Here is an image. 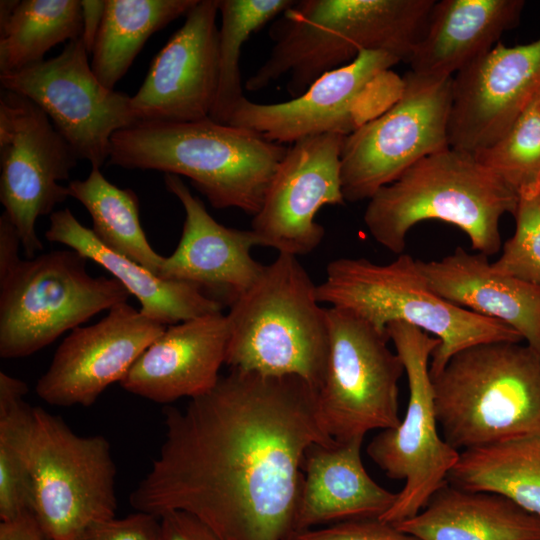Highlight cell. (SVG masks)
Wrapping results in <instances>:
<instances>
[{"instance_id":"5bb4252c","label":"cell","mask_w":540,"mask_h":540,"mask_svg":"<svg viewBox=\"0 0 540 540\" xmlns=\"http://www.w3.org/2000/svg\"><path fill=\"white\" fill-rule=\"evenodd\" d=\"M79 158L47 114L30 99L2 89L0 96V201L29 259L43 249L40 216L69 197L67 186Z\"/></svg>"},{"instance_id":"b9f144b4","label":"cell","mask_w":540,"mask_h":540,"mask_svg":"<svg viewBox=\"0 0 540 540\" xmlns=\"http://www.w3.org/2000/svg\"><path fill=\"white\" fill-rule=\"evenodd\" d=\"M538 104H539V108H540V93L538 94Z\"/></svg>"},{"instance_id":"d590c367","label":"cell","mask_w":540,"mask_h":540,"mask_svg":"<svg viewBox=\"0 0 540 540\" xmlns=\"http://www.w3.org/2000/svg\"><path fill=\"white\" fill-rule=\"evenodd\" d=\"M70 540H160L159 517L136 512L93 523Z\"/></svg>"},{"instance_id":"277c9868","label":"cell","mask_w":540,"mask_h":540,"mask_svg":"<svg viewBox=\"0 0 540 540\" xmlns=\"http://www.w3.org/2000/svg\"><path fill=\"white\" fill-rule=\"evenodd\" d=\"M518 193L472 152L448 147L428 155L369 200L364 223L373 239L402 254L411 228L439 220L463 231L473 250L499 252V221L514 215Z\"/></svg>"},{"instance_id":"8d00e7d4","label":"cell","mask_w":540,"mask_h":540,"mask_svg":"<svg viewBox=\"0 0 540 540\" xmlns=\"http://www.w3.org/2000/svg\"><path fill=\"white\" fill-rule=\"evenodd\" d=\"M160 540H221L197 517L184 511H170L159 517Z\"/></svg>"},{"instance_id":"9c48e42d","label":"cell","mask_w":540,"mask_h":540,"mask_svg":"<svg viewBox=\"0 0 540 540\" xmlns=\"http://www.w3.org/2000/svg\"><path fill=\"white\" fill-rule=\"evenodd\" d=\"M386 332L402 360L409 399L397 427L381 430L368 444L371 460L394 480L405 482L393 506L379 519L398 523L419 513L447 482L460 452L439 431L430 360L439 340L411 324L394 321Z\"/></svg>"},{"instance_id":"74e56055","label":"cell","mask_w":540,"mask_h":540,"mask_svg":"<svg viewBox=\"0 0 540 540\" xmlns=\"http://www.w3.org/2000/svg\"><path fill=\"white\" fill-rule=\"evenodd\" d=\"M21 240L14 224L5 212L0 217V275L10 270L19 260Z\"/></svg>"},{"instance_id":"f1b7e54d","label":"cell","mask_w":540,"mask_h":540,"mask_svg":"<svg viewBox=\"0 0 540 540\" xmlns=\"http://www.w3.org/2000/svg\"><path fill=\"white\" fill-rule=\"evenodd\" d=\"M67 188L69 197L78 200L90 214L91 230L103 245L159 276L165 257L152 248L146 237L139 198L132 189L112 184L98 167H91L87 178L70 181Z\"/></svg>"},{"instance_id":"4fadbf2b","label":"cell","mask_w":540,"mask_h":540,"mask_svg":"<svg viewBox=\"0 0 540 540\" xmlns=\"http://www.w3.org/2000/svg\"><path fill=\"white\" fill-rule=\"evenodd\" d=\"M399 98L344 137L341 185L346 202L369 200L424 157L449 146L452 80L403 77Z\"/></svg>"},{"instance_id":"83f0119b","label":"cell","mask_w":540,"mask_h":540,"mask_svg":"<svg viewBox=\"0 0 540 540\" xmlns=\"http://www.w3.org/2000/svg\"><path fill=\"white\" fill-rule=\"evenodd\" d=\"M197 1L105 0L90 63L100 83L114 90L148 38L180 16H186Z\"/></svg>"},{"instance_id":"f546056e","label":"cell","mask_w":540,"mask_h":540,"mask_svg":"<svg viewBox=\"0 0 540 540\" xmlns=\"http://www.w3.org/2000/svg\"><path fill=\"white\" fill-rule=\"evenodd\" d=\"M27 392L24 381L0 372L1 522L13 520L32 507L34 407L24 401Z\"/></svg>"},{"instance_id":"4dcf8cb0","label":"cell","mask_w":540,"mask_h":540,"mask_svg":"<svg viewBox=\"0 0 540 540\" xmlns=\"http://www.w3.org/2000/svg\"><path fill=\"white\" fill-rule=\"evenodd\" d=\"M81 34V1L22 0L0 28V74L41 62L52 47Z\"/></svg>"},{"instance_id":"836d02e7","label":"cell","mask_w":540,"mask_h":540,"mask_svg":"<svg viewBox=\"0 0 540 540\" xmlns=\"http://www.w3.org/2000/svg\"><path fill=\"white\" fill-rule=\"evenodd\" d=\"M515 232L492 263L499 273L540 287L539 185L518 192Z\"/></svg>"},{"instance_id":"7a4b0ae2","label":"cell","mask_w":540,"mask_h":540,"mask_svg":"<svg viewBox=\"0 0 540 540\" xmlns=\"http://www.w3.org/2000/svg\"><path fill=\"white\" fill-rule=\"evenodd\" d=\"M435 0H295L270 27L274 46L246 81L257 92L284 75L298 97L323 74L363 51H385L408 62Z\"/></svg>"},{"instance_id":"603a6c76","label":"cell","mask_w":540,"mask_h":540,"mask_svg":"<svg viewBox=\"0 0 540 540\" xmlns=\"http://www.w3.org/2000/svg\"><path fill=\"white\" fill-rule=\"evenodd\" d=\"M418 265L440 297L502 321L540 352V287L497 272L488 256L462 247L440 260H418Z\"/></svg>"},{"instance_id":"52a82bcc","label":"cell","mask_w":540,"mask_h":540,"mask_svg":"<svg viewBox=\"0 0 540 540\" xmlns=\"http://www.w3.org/2000/svg\"><path fill=\"white\" fill-rule=\"evenodd\" d=\"M431 377L441 435L458 451L540 429V352L528 344L469 347Z\"/></svg>"},{"instance_id":"ab89813d","label":"cell","mask_w":540,"mask_h":540,"mask_svg":"<svg viewBox=\"0 0 540 540\" xmlns=\"http://www.w3.org/2000/svg\"><path fill=\"white\" fill-rule=\"evenodd\" d=\"M0 540H46L36 518L31 511L19 517L1 522Z\"/></svg>"},{"instance_id":"7c38bea8","label":"cell","mask_w":540,"mask_h":540,"mask_svg":"<svg viewBox=\"0 0 540 540\" xmlns=\"http://www.w3.org/2000/svg\"><path fill=\"white\" fill-rule=\"evenodd\" d=\"M400 62L385 51H363L291 100L260 104L243 97L228 124L254 130L279 144L322 134L346 137L399 98L403 78L392 67Z\"/></svg>"},{"instance_id":"d4e9b609","label":"cell","mask_w":540,"mask_h":540,"mask_svg":"<svg viewBox=\"0 0 540 540\" xmlns=\"http://www.w3.org/2000/svg\"><path fill=\"white\" fill-rule=\"evenodd\" d=\"M50 242L63 244L108 271L137 298L147 317L170 326L222 312V301L191 283L168 280L103 245L69 208L54 211L45 232Z\"/></svg>"},{"instance_id":"60d3db41","label":"cell","mask_w":540,"mask_h":540,"mask_svg":"<svg viewBox=\"0 0 540 540\" xmlns=\"http://www.w3.org/2000/svg\"><path fill=\"white\" fill-rule=\"evenodd\" d=\"M19 2V0L0 1V28L8 22Z\"/></svg>"},{"instance_id":"ba28073f","label":"cell","mask_w":540,"mask_h":540,"mask_svg":"<svg viewBox=\"0 0 540 540\" xmlns=\"http://www.w3.org/2000/svg\"><path fill=\"white\" fill-rule=\"evenodd\" d=\"M74 250L19 260L0 275V357L29 356L94 315L127 302L113 277L91 276Z\"/></svg>"},{"instance_id":"2e32d148","label":"cell","mask_w":540,"mask_h":540,"mask_svg":"<svg viewBox=\"0 0 540 540\" xmlns=\"http://www.w3.org/2000/svg\"><path fill=\"white\" fill-rule=\"evenodd\" d=\"M344 137L310 136L288 147L251 222L261 246L296 257L318 247L325 228L315 221L317 213L346 202L340 161Z\"/></svg>"},{"instance_id":"cb8c5ba5","label":"cell","mask_w":540,"mask_h":540,"mask_svg":"<svg viewBox=\"0 0 540 540\" xmlns=\"http://www.w3.org/2000/svg\"><path fill=\"white\" fill-rule=\"evenodd\" d=\"M524 5L523 0L435 1L409 71L433 80L453 78L518 24Z\"/></svg>"},{"instance_id":"4316f807","label":"cell","mask_w":540,"mask_h":540,"mask_svg":"<svg viewBox=\"0 0 540 540\" xmlns=\"http://www.w3.org/2000/svg\"><path fill=\"white\" fill-rule=\"evenodd\" d=\"M447 482L503 495L540 516V429L461 451Z\"/></svg>"},{"instance_id":"1f68e13d","label":"cell","mask_w":540,"mask_h":540,"mask_svg":"<svg viewBox=\"0 0 540 540\" xmlns=\"http://www.w3.org/2000/svg\"><path fill=\"white\" fill-rule=\"evenodd\" d=\"M295 0H218L219 81L209 118L228 124L235 107L245 97L241 83L240 54L243 44L257 30L280 16Z\"/></svg>"},{"instance_id":"3957f363","label":"cell","mask_w":540,"mask_h":540,"mask_svg":"<svg viewBox=\"0 0 540 540\" xmlns=\"http://www.w3.org/2000/svg\"><path fill=\"white\" fill-rule=\"evenodd\" d=\"M287 150L254 130L209 117L138 122L113 135L108 164L185 176L214 208L254 216Z\"/></svg>"},{"instance_id":"5b68a950","label":"cell","mask_w":540,"mask_h":540,"mask_svg":"<svg viewBox=\"0 0 540 540\" xmlns=\"http://www.w3.org/2000/svg\"><path fill=\"white\" fill-rule=\"evenodd\" d=\"M296 256L278 253L231 304L225 364L264 376H297L319 389L328 355L327 308Z\"/></svg>"},{"instance_id":"6da1fadb","label":"cell","mask_w":540,"mask_h":540,"mask_svg":"<svg viewBox=\"0 0 540 540\" xmlns=\"http://www.w3.org/2000/svg\"><path fill=\"white\" fill-rule=\"evenodd\" d=\"M163 414L165 440L130 495L135 510L190 513L221 540L291 539L305 452L334 440L311 385L230 369L184 409Z\"/></svg>"},{"instance_id":"8fae6325","label":"cell","mask_w":540,"mask_h":540,"mask_svg":"<svg viewBox=\"0 0 540 540\" xmlns=\"http://www.w3.org/2000/svg\"><path fill=\"white\" fill-rule=\"evenodd\" d=\"M328 355L317 390L321 424L335 441L364 439L398 426L399 380L405 372L381 331L352 312L327 308Z\"/></svg>"},{"instance_id":"ffe728a7","label":"cell","mask_w":540,"mask_h":540,"mask_svg":"<svg viewBox=\"0 0 540 540\" xmlns=\"http://www.w3.org/2000/svg\"><path fill=\"white\" fill-rule=\"evenodd\" d=\"M164 184L182 204L185 221L179 243L174 252L165 257L159 276L191 283L207 293H218L231 304L264 269L265 265L251 256V249L261 246L258 237L251 229L227 227L217 222L180 176L164 174Z\"/></svg>"},{"instance_id":"d6a6232c","label":"cell","mask_w":540,"mask_h":540,"mask_svg":"<svg viewBox=\"0 0 540 540\" xmlns=\"http://www.w3.org/2000/svg\"><path fill=\"white\" fill-rule=\"evenodd\" d=\"M517 193L540 184V108L538 95L511 127L490 146L473 152Z\"/></svg>"},{"instance_id":"d6986e66","label":"cell","mask_w":540,"mask_h":540,"mask_svg":"<svg viewBox=\"0 0 540 540\" xmlns=\"http://www.w3.org/2000/svg\"><path fill=\"white\" fill-rule=\"evenodd\" d=\"M540 93V38L497 43L452 80L448 142L475 152L497 141Z\"/></svg>"},{"instance_id":"7bdbcfd3","label":"cell","mask_w":540,"mask_h":540,"mask_svg":"<svg viewBox=\"0 0 540 540\" xmlns=\"http://www.w3.org/2000/svg\"><path fill=\"white\" fill-rule=\"evenodd\" d=\"M539 196H540V184H539Z\"/></svg>"},{"instance_id":"30bf717a","label":"cell","mask_w":540,"mask_h":540,"mask_svg":"<svg viewBox=\"0 0 540 540\" xmlns=\"http://www.w3.org/2000/svg\"><path fill=\"white\" fill-rule=\"evenodd\" d=\"M31 511L46 540H70L115 517L116 466L109 441L80 436L58 416L34 407Z\"/></svg>"},{"instance_id":"9a60e30c","label":"cell","mask_w":540,"mask_h":540,"mask_svg":"<svg viewBox=\"0 0 540 540\" xmlns=\"http://www.w3.org/2000/svg\"><path fill=\"white\" fill-rule=\"evenodd\" d=\"M3 89L39 106L79 159L101 168L113 135L138 123L127 94L106 88L92 71L81 39L50 59L0 74Z\"/></svg>"},{"instance_id":"44dd1931","label":"cell","mask_w":540,"mask_h":540,"mask_svg":"<svg viewBox=\"0 0 540 540\" xmlns=\"http://www.w3.org/2000/svg\"><path fill=\"white\" fill-rule=\"evenodd\" d=\"M229 339L227 316L204 315L167 326L139 356L120 385L157 403L209 392L225 364Z\"/></svg>"},{"instance_id":"7402d4cb","label":"cell","mask_w":540,"mask_h":540,"mask_svg":"<svg viewBox=\"0 0 540 540\" xmlns=\"http://www.w3.org/2000/svg\"><path fill=\"white\" fill-rule=\"evenodd\" d=\"M362 442L360 438L333 440L314 443L306 450L296 532L323 524L380 518L393 506L397 493L380 486L364 468Z\"/></svg>"},{"instance_id":"e0dca14e","label":"cell","mask_w":540,"mask_h":540,"mask_svg":"<svg viewBox=\"0 0 540 540\" xmlns=\"http://www.w3.org/2000/svg\"><path fill=\"white\" fill-rule=\"evenodd\" d=\"M167 326L127 302L90 326H80L58 346L35 392L46 403L88 407L130 368Z\"/></svg>"},{"instance_id":"f35d334b","label":"cell","mask_w":540,"mask_h":540,"mask_svg":"<svg viewBox=\"0 0 540 540\" xmlns=\"http://www.w3.org/2000/svg\"><path fill=\"white\" fill-rule=\"evenodd\" d=\"M105 9V0L81 1L82 34L83 42L88 54L92 53L97 39Z\"/></svg>"},{"instance_id":"ac0fdd59","label":"cell","mask_w":540,"mask_h":540,"mask_svg":"<svg viewBox=\"0 0 540 540\" xmlns=\"http://www.w3.org/2000/svg\"><path fill=\"white\" fill-rule=\"evenodd\" d=\"M218 0H198L154 57L131 97L139 122H192L210 116L219 81Z\"/></svg>"},{"instance_id":"e575fe53","label":"cell","mask_w":540,"mask_h":540,"mask_svg":"<svg viewBox=\"0 0 540 540\" xmlns=\"http://www.w3.org/2000/svg\"><path fill=\"white\" fill-rule=\"evenodd\" d=\"M290 540H420L379 518L357 519L294 533Z\"/></svg>"},{"instance_id":"484cf974","label":"cell","mask_w":540,"mask_h":540,"mask_svg":"<svg viewBox=\"0 0 540 540\" xmlns=\"http://www.w3.org/2000/svg\"><path fill=\"white\" fill-rule=\"evenodd\" d=\"M394 525L420 540H540V516L503 495L449 482L419 513Z\"/></svg>"},{"instance_id":"8992f818","label":"cell","mask_w":540,"mask_h":540,"mask_svg":"<svg viewBox=\"0 0 540 540\" xmlns=\"http://www.w3.org/2000/svg\"><path fill=\"white\" fill-rule=\"evenodd\" d=\"M320 303L348 310L375 328L401 321L439 340L430 360L437 374L458 352L490 342L521 343L522 336L502 321L456 306L436 294L418 260L402 253L388 264L366 258H338L328 263L316 286Z\"/></svg>"}]
</instances>
